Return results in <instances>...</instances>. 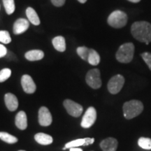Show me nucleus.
I'll return each instance as SVG.
<instances>
[{"label":"nucleus","instance_id":"f257e3e1","mask_svg":"<svg viewBox=\"0 0 151 151\" xmlns=\"http://www.w3.org/2000/svg\"><path fill=\"white\" fill-rule=\"evenodd\" d=\"M132 35L140 42L148 45L151 42V24L146 21H138L132 24Z\"/></svg>","mask_w":151,"mask_h":151},{"label":"nucleus","instance_id":"f03ea898","mask_svg":"<svg viewBox=\"0 0 151 151\" xmlns=\"http://www.w3.org/2000/svg\"><path fill=\"white\" fill-rule=\"evenodd\" d=\"M143 110V104L139 100H131L123 105V114L124 118L130 120L139 116Z\"/></svg>","mask_w":151,"mask_h":151},{"label":"nucleus","instance_id":"7ed1b4c3","mask_svg":"<svg viewBox=\"0 0 151 151\" xmlns=\"http://www.w3.org/2000/svg\"><path fill=\"white\" fill-rule=\"evenodd\" d=\"M134 53V46L132 43H126L120 46L116 57L121 63H129L133 60Z\"/></svg>","mask_w":151,"mask_h":151},{"label":"nucleus","instance_id":"20e7f679","mask_svg":"<svg viewBox=\"0 0 151 151\" xmlns=\"http://www.w3.org/2000/svg\"><path fill=\"white\" fill-rule=\"evenodd\" d=\"M107 21L112 27L122 28L127 24V16L123 11L116 10L109 15Z\"/></svg>","mask_w":151,"mask_h":151},{"label":"nucleus","instance_id":"39448f33","mask_svg":"<svg viewBox=\"0 0 151 151\" xmlns=\"http://www.w3.org/2000/svg\"><path fill=\"white\" fill-rule=\"evenodd\" d=\"M86 81L87 84L93 89H99L101 86L100 71L98 69H91L87 73Z\"/></svg>","mask_w":151,"mask_h":151},{"label":"nucleus","instance_id":"423d86ee","mask_svg":"<svg viewBox=\"0 0 151 151\" xmlns=\"http://www.w3.org/2000/svg\"><path fill=\"white\" fill-rule=\"evenodd\" d=\"M124 83V78L122 75L114 76L109 80L107 87L110 93L112 94H118L121 90Z\"/></svg>","mask_w":151,"mask_h":151},{"label":"nucleus","instance_id":"0eeeda50","mask_svg":"<svg viewBox=\"0 0 151 151\" xmlns=\"http://www.w3.org/2000/svg\"><path fill=\"white\" fill-rule=\"evenodd\" d=\"M97 119V111L93 106H90L87 109L85 113L82 120H81V127L88 129L93 125Z\"/></svg>","mask_w":151,"mask_h":151},{"label":"nucleus","instance_id":"6e6552de","mask_svg":"<svg viewBox=\"0 0 151 151\" xmlns=\"http://www.w3.org/2000/svg\"><path fill=\"white\" fill-rule=\"evenodd\" d=\"M63 104L66 110L70 116L77 118L82 114L83 110L82 106L72 101V100L66 99L64 101Z\"/></svg>","mask_w":151,"mask_h":151},{"label":"nucleus","instance_id":"1a4fd4ad","mask_svg":"<svg viewBox=\"0 0 151 151\" xmlns=\"http://www.w3.org/2000/svg\"><path fill=\"white\" fill-rule=\"evenodd\" d=\"M52 118L50 111L46 107H41L39 111V122L41 126L47 127L52 123Z\"/></svg>","mask_w":151,"mask_h":151},{"label":"nucleus","instance_id":"9d476101","mask_svg":"<svg viewBox=\"0 0 151 151\" xmlns=\"http://www.w3.org/2000/svg\"><path fill=\"white\" fill-rule=\"evenodd\" d=\"M21 85L22 89L26 93L32 94L36 91L37 86L34 82L32 78L29 75H23L21 78Z\"/></svg>","mask_w":151,"mask_h":151},{"label":"nucleus","instance_id":"9b49d317","mask_svg":"<svg viewBox=\"0 0 151 151\" xmlns=\"http://www.w3.org/2000/svg\"><path fill=\"white\" fill-rule=\"evenodd\" d=\"M29 20L24 18H19L14 22V33L15 35H20L24 33L29 28Z\"/></svg>","mask_w":151,"mask_h":151},{"label":"nucleus","instance_id":"f8f14e48","mask_svg":"<svg viewBox=\"0 0 151 151\" xmlns=\"http://www.w3.org/2000/svg\"><path fill=\"white\" fill-rule=\"evenodd\" d=\"M99 146L103 151H116L118 148V141L115 138L109 137L101 141Z\"/></svg>","mask_w":151,"mask_h":151},{"label":"nucleus","instance_id":"ddd939ff","mask_svg":"<svg viewBox=\"0 0 151 151\" xmlns=\"http://www.w3.org/2000/svg\"><path fill=\"white\" fill-rule=\"evenodd\" d=\"M5 104L10 111H15L18 107V100L12 93H6L4 96Z\"/></svg>","mask_w":151,"mask_h":151},{"label":"nucleus","instance_id":"4468645a","mask_svg":"<svg viewBox=\"0 0 151 151\" xmlns=\"http://www.w3.org/2000/svg\"><path fill=\"white\" fill-rule=\"evenodd\" d=\"M15 123L16 127L21 130L25 129L27 127V118L25 112L21 111L17 113Z\"/></svg>","mask_w":151,"mask_h":151},{"label":"nucleus","instance_id":"2eb2a0df","mask_svg":"<svg viewBox=\"0 0 151 151\" xmlns=\"http://www.w3.org/2000/svg\"><path fill=\"white\" fill-rule=\"evenodd\" d=\"M24 57L29 61H38L43 59L44 52L41 50H31L26 52Z\"/></svg>","mask_w":151,"mask_h":151},{"label":"nucleus","instance_id":"dca6fc26","mask_svg":"<svg viewBox=\"0 0 151 151\" xmlns=\"http://www.w3.org/2000/svg\"><path fill=\"white\" fill-rule=\"evenodd\" d=\"M35 139L38 143L43 145V146H47V145L51 144L52 141H53V139H52L51 136L44 133H38L37 134H35Z\"/></svg>","mask_w":151,"mask_h":151},{"label":"nucleus","instance_id":"f3484780","mask_svg":"<svg viewBox=\"0 0 151 151\" xmlns=\"http://www.w3.org/2000/svg\"><path fill=\"white\" fill-rule=\"evenodd\" d=\"M26 16L27 17L29 22L33 24L34 25H39L40 24V19H39L35 9L32 7H28L26 9Z\"/></svg>","mask_w":151,"mask_h":151},{"label":"nucleus","instance_id":"a211bd4d","mask_svg":"<svg viewBox=\"0 0 151 151\" xmlns=\"http://www.w3.org/2000/svg\"><path fill=\"white\" fill-rule=\"evenodd\" d=\"M52 45L54 48L56 49L58 51L64 52L66 50V41L65 39L62 36H58V37H55L52 41Z\"/></svg>","mask_w":151,"mask_h":151},{"label":"nucleus","instance_id":"6ab92c4d","mask_svg":"<svg viewBox=\"0 0 151 151\" xmlns=\"http://www.w3.org/2000/svg\"><path fill=\"white\" fill-rule=\"evenodd\" d=\"M88 62L91 65L97 66L100 62V56L98 52L94 49H90L89 56L88 58Z\"/></svg>","mask_w":151,"mask_h":151},{"label":"nucleus","instance_id":"aec40b11","mask_svg":"<svg viewBox=\"0 0 151 151\" xmlns=\"http://www.w3.org/2000/svg\"><path fill=\"white\" fill-rule=\"evenodd\" d=\"M0 139L6 143H10V144L16 143L18 141L16 137L7 133V132H0Z\"/></svg>","mask_w":151,"mask_h":151},{"label":"nucleus","instance_id":"412c9836","mask_svg":"<svg viewBox=\"0 0 151 151\" xmlns=\"http://www.w3.org/2000/svg\"><path fill=\"white\" fill-rule=\"evenodd\" d=\"M2 1L6 14L8 15L14 14L15 9H16L14 0H2Z\"/></svg>","mask_w":151,"mask_h":151},{"label":"nucleus","instance_id":"4be33fe9","mask_svg":"<svg viewBox=\"0 0 151 151\" xmlns=\"http://www.w3.org/2000/svg\"><path fill=\"white\" fill-rule=\"evenodd\" d=\"M85 143V138L84 139H76V140L71 141L70 142H68L66 143L65 146L62 148V150H66L68 148H78L81 146H84Z\"/></svg>","mask_w":151,"mask_h":151},{"label":"nucleus","instance_id":"5701e85b","mask_svg":"<svg viewBox=\"0 0 151 151\" xmlns=\"http://www.w3.org/2000/svg\"><path fill=\"white\" fill-rule=\"evenodd\" d=\"M90 51V49L87 48L86 46L78 47L76 50V52L79 55V57H80L81 59H83V60H85V61H87V62H88V56H89Z\"/></svg>","mask_w":151,"mask_h":151},{"label":"nucleus","instance_id":"b1692460","mask_svg":"<svg viewBox=\"0 0 151 151\" xmlns=\"http://www.w3.org/2000/svg\"><path fill=\"white\" fill-rule=\"evenodd\" d=\"M139 146L145 150H151V139L146 137H141L138 140Z\"/></svg>","mask_w":151,"mask_h":151},{"label":"nucleus","instance_id":"393cba45","mask_svg":"<svg viewBox=\"0 0 151 151\" xmlns=\"http://www.w3.org/2000/svg\"><path fill=\"white\" fill-rule=\"evenodd\" d=\"M0 42L4 44H8L11 42V38L9 32L5 30L0 31Z\"/></svg>","mask_w":151,"mask_h":151},{"label":"nucleus","instance_id":"a878e982","mask_svg":"<svg viewBox=\"0 0 151 151\" xmlns=\"http://www.w3.org/2000/svg\"><path fill=\"white\" fill-rule=\"evenodd\" d=\"M11 75V70L9 68L1 69L0 71V83H3L9 78Z\"/></svg>","mask_w":151,"mask_h":151},{"label":"nucleus","instance_id":"bb28decb","mask_svg":"<svg viewBox=\"0 0 151 151\" xmlns=\"http://www.w3.org/2000/svg\"><path fill=\"white\" fill-rule=\"evenodd\" d=\"M141 57H142L143 60L146 62V65H148L149 69L151 70V53L150 52H143L141 54Z\"/></svg>","mask_w":151,"mask_h":151},{"label":"nucleus","instance_id":"cd10ccee","mask_svg":"<svg viewBox=\"0 0 151 151\" xmlns=\"http://www.w3.org/2000/svg\"><path fill=\"white\" fill-rule=\"evenodd\" d=\"M65 1L66 0H51V2L55 6L60 7L65 4Z\"/></svg>","mask_w":151,"mask_h":151},{"label":"nucleus","instance_id":"c85d7f7f","mask_svg":"<svg viewBox=\"0 0 151 151\" xmlns=\"http://www.w3.org/2000/svg\"><path fill=\"white\" fill-rule=\"evenodd\" d=\"M7 55V49L2 44H0V58L5 57Z\"/></svg>","mask_w":151,"mask_h":151},{"label":"nucleus","instance_id":"c756f323","mask_svg":"<svg viewBox=\"0 0 151 151\" xmlns=\"http://www.w3.org/2000/svg\"><path fill=\"white\" fill-rule=\"evenodd\" d=\"M94 142V138H85V143L84 146H89V145L92 144Z\"/></svg>","mask_w":151,"mask_h":151},{"label":"nucleus","instance_id":"7c9ffc66","mask_svg":"<svg viewBox=\"0 0 151 151\" xmlns=\"http://www.w3.org/2000/svg\"><path fill=\"white\" fill-rule=\"evenodd\" d=\"M69 149H70V151H83L82 149L79 148H71Z\"/></svg>","mask_w":151,"mask_h":151},{"label":"nucleus","instance_id":"2f4dec72","mask_svg":"<svg viewBox=\"0 0 151 151\" xmlns=\"http://www.w3.org/2000/svg\"><path fill=\"white\" fill-rule=\"evenodd\" d=\"M129 1H131V2L133 3H138L141 1V0H128Z\"/></svg>","mask_w":151,"mask_h":151},{"label":"nucleus","instance_id":"473e14b6","mask_svg":"<svg viewBox=\"0 0 151 151\" xmlns=\"http://www.w3.org/2000/svg\"><path fill=\"white\" fill-rule=\"evenodd\" d=\"M78 1H79L80 3H82V4H84L86 3L87 1V0H78Z\"/></svg>","mask_w":151,"mask_h":151},{"label":"nucleus","instance_id":"72a5a7b5","mask_svg":"<svg viewBox=\"0 0 151 151\" xmlns=\"http://www.w3.org/2000/svg\"><path fill=\"white\" fill-rule=\"evenodd\" d=\"M18 151H25V150H18Z\"/></svg>","mask_w":151,"mask_h":151},{"label":"nucleus","instance_id":"f704fd0d","mask_svg":"<svg viewBox=\"0 0 151 151\" xmlns=\"http://www.w3.org/2000/svg\"><path fill=\"white\" fill-rule=\"evenodd\" d=\"M0 9H1V6H0Z\"/></svg>","mask_w":151,"mask_h":151}]
</instances>
